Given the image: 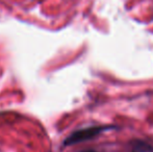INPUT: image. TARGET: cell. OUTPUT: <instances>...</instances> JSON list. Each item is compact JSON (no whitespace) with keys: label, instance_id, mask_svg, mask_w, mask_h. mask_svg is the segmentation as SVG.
Returning a JSON list of instances; mask_svg holds the SVG:
<instances>
[{"label":"cell","instance_id":"7a4b0ae2","mask_svg":"<svg viewBox=\"0 0 153 152\" xmlns=\"http://www.w3.org/2000/svg\"><path fill=\"white\" fill-rule=\"evenodd\" d=\"M81 152H97V151H94V150H87V151H81Z\"/></svg>","mask_w":153,"mask_h":152},{"label":"cell","instance_id":"6da1fadb","mask_svg":"<svg viewBox=\"0 0 153 152\" xmlns=\"http://www.w3.org/2000/svg\"><path fill=\"white\" fill-rule=\"evenodd\" d=\"M105 129H107V128L101 127V126H93V127L82 128V129L76 130L64 141V145L70 146V145L78 144V143L83 142V141L91 140V139L97 136L98 134H100L102 131H104Z\"/></svg>","mask_w":153,"mask_h":152}]
</instances>
